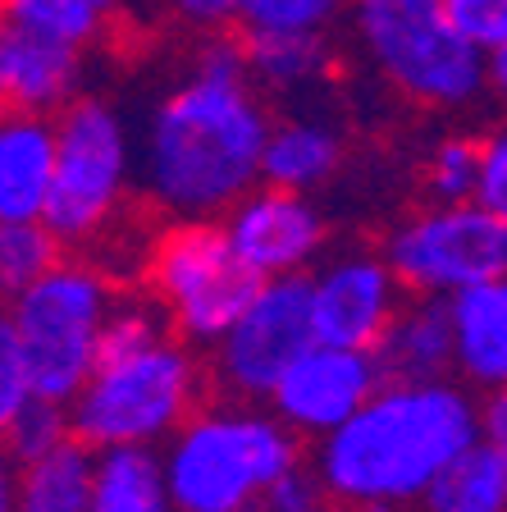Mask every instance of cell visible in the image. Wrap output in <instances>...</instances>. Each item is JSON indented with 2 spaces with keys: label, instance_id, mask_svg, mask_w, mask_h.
I'll return each mask as SVG.
<instances>
[{
  "label": "cell",
  "instance_id": "35",
  "mask_svg": "<svg viewBox=\"0 0 507 512\" xmlns=\"http://www.w3.org/2000/svg\"><path fill=\"white\" fill-rule=\"evenodd\" d=\"M325 512H357V508H343V503H334V508H325Z\"/></svg>",
  "mask_w": 507,
  "mask_h": 512
},
{
  "label": "cell",
  "instance_id": "24",
  "mask_svg": "<svg viewBox=\"0 0 507 512\" xmlns=\"http://www.w3.org/2000/svg\"><path fill=\"white\" fill-rule=\"evenodd\" d=\"M60 256H64V243L42 220L0 224V284H5V293H19L32 279H42Z\"/></svg>",
  "mask_w": 507,
  "mask_h": 512
},
{
  "label": "cell",
  "instance_id": "13",
  "mask_svg": "<svg viewBox=\"0 0 507 512\" xmlns=\"http://www.w3.org/2000/svg\"><path fill=\"white\" fill-rule=\"evenodd\" d=\"M233 247L261 279H288L311 275V266L325 252V215L311 202V192L288 188H252L243 202L224 215Z\"/></svg>",
  "mask_w": 507,
  "mask_h": 512
},
{
  "label": "cell",
  "instance_id": "28",
  "mask_svg": "<svg viewBox=\"0 0 507 512\" xmlns=\"http://www.w3.org/2000/svg\"><path fill=\"white\" fill-rule=\"evenodd\" d=\"M329 503L334 499H329L325 480L316 476V467H293L288 476H279L275 485L265 490L256 512H325Z\"/></svg>",
  "mask_w": 507,
  "mask_h": 512
},
{
  "label": "cell",
  "instance_id": "30",
  "mask_svg": "<svg viewBox=\"0 0 507 512\" xmlns=\"http://www.w3.org/2000/svg\"><path fill=\"white\" fill-rule=\"evenodd\" d=\"M476 202L507 220V119L480 138V192Z\"/></svg>",
  "mask_w": 507,
  "mask_h": 512
},
{
  "label": "cell",
  "instance_id": "9",
  "mask_svg": "<svg viewBox=\"0 0 507 512\" xmlns=\"http://www.w3.org/2000/svg\"><path fill=\"white\" fill-rule=\"evenodd\" d=\"M384 256L416 298H457L507 275V220L485 202H430L393 224Z\"/></svg>",
  "mask_w": 507,
  "mask_h": 512
},
{
  "label": "cell",
  "instance_id": "8",
  "mask_svg": "<svg viewBox=\"0 0 507 512\" xmlns=\"http://www.w3.org/2000/svg\"><path fill=\"white\" fill-rule=\"evenodd\" d=\"M55 128L60 165L42 224L64 247H83L119 220L138 174V151L124 115L101 96H78L74 106L55 115Z\"/></svg>",
  "mask_w": 507,
  "mask_h": 512
},
{
  "label": "cell",
  "instance_id": "7",
  "mask_svg": "<svg viewBox=\"0 0 507 512\" xmlns=\"http://www.w3.org/2000/svg\"><path fill=\"white\" fill-rule=\"evenodd\" d=\"M265 279L233 247L224 220H174L147 252L151 302L192 348H215L256 302Z\"/></svg>",
  "mask_w": 507,
  "mask_h": 512
},
{
  "label": "cell",
  "instance_id": "17",
  "mask_svg": "<svg viewBox=\"0 0 507 512\" xmlns=\"http://www.w3.org/2000/svg\"><path fill=\"white\" fill-rule=\"evenodd\" d=\"M92 490H96V448H87L78 435H69L42 458L14 462L0 512H92Z\"/></svg>",
  "mask_w": 507,
  "mask_h": 512
},
{
  "label": "cell",
  "instance_id": "25",
  "mask_svg": "<svg viewBox=\"0 0 507 512\" xmlns=\"http://www.w3.org/2000/svg\"><path fill=\"white\" fill-rule=\"evenodd\" d=\"M352 0H243V32H293L325 37L338 19H348Z\"/></svg>",
  "mask_w": 507,
  "mask_h": 512
},
{
  "label": "cell",
  "instance_id": "6",
  "mask_svg": "<svg viewBox=\"0 0 507 512\" xmlns=\"http://www.w3.org/2000/svg\"><path fill=\"white\" fill-rule=\"evenodd\" d=\"M206 371L188 339L165 334L138 352L101 357L83 394L69 403L74 435L87 448H165L201 407Z\"/></svg>",
  "mask_w": 507,
  "mask_h": 512
},
{
  "label": "cell",
  "instance_id": "5",
  "mask_svg": "<svg viewBox=\"0 0 507 512\" xmlns=\"http://www.w3.org/2000/svg\"><path fill=\"white\" fill-rule=\"evenodd\" d=\"M119 307L110 275L92 261L60 256L42 279L10 293L0 334L19 348L32 389L46 403L69 407L101 366L106 325Z\"/></svg>",
  "mask_w": 507,
  "mask_h": 512
},
{
  "label": "cell",
  "instance_id": "21",
  "mask_svg": "<svg viewBox=\"0 0 507 512\" xmlns=\"http://www.w3.org/2000/svg\"><path fill=\"white\" fill-rule=\"evenodd\" d=\"M247 69L256 87L275 96L316 92L329 78V42L325 37H293V32H247L243 37Z\"/></svg>",
  "mask_w": 507,
  "mask_h": 512
},
{
  "label": "cell",
  "instance_id": "33",
  "mask_svg": "<svg viewBox=\"0 0 507 512\" xmlns=\"http://www.w3.org/2000/svg\"><path fill=\"white\" fill-rule=\"evenodd\" d=\"M480 439L494 444L507 458V389H494V394H485V403H480Z\"/></svg>",
  "mask_w": 507,
  "mask_h": 512
},
{
  "label": "cell",
  "instance_id": "34",
  "mask_svg": "<svg viewBox=\"0 0 507 512\" xmlns=\"http://www.w3.org/2000/svg\"><path fill=\"white\" fill-rule=\"evenodd\" d=\"M485 60H489V96H498V101L507 106V42L494 46Z\"/></svg>",
  "mask_w": 507,
  "mask_h": 512
},
{
  "label": "cell",
  "instance_id": "3",
  "mask_svg": "<svg viewBox=\"0 0 507 512\" xmlns=\"http://www.w3.org/2000/svg\"><path fill=\"white\" fill-rule=\"evenodd\" d=\"M179 512H256L265 490L302 467V435L275 407L206 403L160 448Z\"/></svg>",
  "mask_w": 507,
  "mask_h": 512
},
{
  "label": "cell",
  "instance_id": "11",
  "mask_svg": "<svg viewBox=\"0 0 507 512\" xmlns=\"http://www.w3.org/2000/svg\"><path fill=\"white\" fill-rule=\"evenodd\" d=\"M389 380L384 357L370 348H343V343H311L288 375L275 384L270 407L284 416L302 439H325L338 426H348L352 416L380 394Z\"/></svg>",
  "mask_w": 507,
  "mask_h": 512
},
{
  "label": "cell",
  "instance_id": "18",
  "mask_svg": "<svg viewBox=\"0 0 507 512\" xmlns=\"http://www.w3.org/2000/svg\"><path fill=\"white\" fill-rule=\"evenodd\" d=\"M338 165H343V133L334 119L316 110H293L270 128L261 183L288 192H316L334 179Z\"/></svg>",
  "mask_w": 507,
  "mask_h": 512
},
{
  "label": "cell",
  "instance_id": "1",
  "mask_svg": "<svg viewBox=\"0 0 507 512\" xmlns=\"http://www.w3.org/2000/svg\"><path fill=\"white\" fill-rule=\"evenodd\" d=\"M270 128L243 42L211 32L142 124V192L174 220H220L261 188Z\"/></svg>",
  "mask_w": 507,
  "mask_h": 512
},
{
  "label": "cell",
  "instance_id": "2",
  "mask_svg": "<svg viewBox=\"0 0 507 512\" xmlns=\"http://www.w3.org/2000/svg\"><path fill=\"white\" fill-rule=\"evenodd\" d=\"M480 439V403L471 384L384 380L348 426L325 435L311 467L334 503L357 512H398L421 503L439 471Z\"/></svg>",
  "mask_w": 507,
  "mask_h": 512
},
{
  "label": "cell",
  "instance_id": "16",
  "mask_svg": "<svg viewBox=\"0 0 507 512\" xmlns=\"http://www.w3.org/2000/svg\"><path fill=\"white\" fill-rule=\"evenodd\" d=\"M453 375L480 394L507 389V275L448 298Z\"/></svg>",
  "mask_w": 507,
  "mask_h": 512
},
{
  "label": "cell",
  "instance_id": "12",
  "mask_svg": "<svg viewBox=\"0 0 507 512\" xmlns=\"http://www.w3.org/2000/svg\"><path fill=\"white\" fill-rule=\"evenodd\" d=\"M407 307V284L384 252H338L311 270V316L320 343L380 352L398 311Z\"/></svg>",
  "mask_w": 507,
  "mask_h": 512
},
{
  "label": "cell",
  "instance_id": "15",
  "mask_svg": "<svg viewBox=\"0 0 507 512\" xmlns=\"http://www.w3.org/2000/svg\"><path fill=\"white\" fill-rule=\"evenodd\" d=\"M60 165L55 115L10 110L0 124V224L42 220Z\"/></svg>",
  "mask_w": 507,
  "mask_h": 512
},
{
  "label": "cell",
  "instance_id": "19",
  "mask_svg": "<svg viewBox=\"0 0 507 512\" xmlns=\"http://www.w3.org/2000/svg\"><path fill=\"white\" fill-rule=\"evenodd\" d=\"M384 371L393 380H434L453 371V316L444 298H416L398 311L380 343Z\"/></svg>",
  "mask_w": 507,
  "mask_h": 512
},
{
  "label": "cell",
  "instance_id": "4",
  "mask_svg": "<svg viewBox=\"0 0 507 512\" xmlns=\"http://www.w3.org/2000/svg\"><path fill=\"white\" fill-rule=\"evenodd\" d=\"M348 32L384 87L421 110H466L489 92V60L444 0H352Z\"/></svg>",
  "mask_w": 507,
  "mask_h": 512
},
{
  "label": "cell",
  "instance_id": "29",
  "mask_svg": "<svg viewBox=\"0 0 507 512\" xmlns=\"http://www.w3.org/2000/svg\"><path fill=\"white\" fill-rule=\"evenodd\" d=\"M444 5L457 28L485 55L507 42V0H444Z\"/></svg>",
  "mask_w": 507,
  "mask_h": 512
},
{
  "label": "cell",
  "instance_id": "10",
  "mask_svg": "<svg viewBox=\"0 0 507 512\" xmlns=\"http://www.w3.org/2000/svg\"><path fill=\"white\" fill-rule=\"evenodd\" d=\"M316 343L311 316V275L265 279L256 302L238 316L229 334L211 348V371L229 398L270 403L288 366Z\"/></svg>",
  "mask_w": 507,
  "mask_h": 512
},
{
  "label": "cell",
  "instance_id": "20",
  "mask_svg": "<svg viewBox=\"0 0 507 512\" xmlns=\"http://www.w3.org/2000/svg\"><path fill=\"white\" fill-rule=\"evenodd\" d=\"M92 512H179L165 480L160 448H106L96 453Z\"/></svg>",
  "mask_w": 507,
  "mask_h": 512
},
{
  "label": "cell",
  "instance_id": "14",
  "mask_svg": "<svg viewBox=\"0 0 507 512\" xmlns=\"http://www.w3.org/2000/svg\"><path fill=\"white\" fill-rule=\"evenodd\" d=\"M83 55L87 51L5 23V32H0V96H5V106L28 110V115L69 110L83 96Z\"/></svg>",
  "mask_w": 507,
  "mask_h": 512
},
{
  "label": "cell",
  "instance_id": "22",
  "mask_svg": "<svg viewBox=\"0 0 507 512\" xmlns=\"http://www.w3.org/2000/svg\"><path fill=\"white\" fill-rule=\"evenodd\" d=\"M421 512H507V458L494 444H476L457 453L425 499L416 503Z\"/></svg>",
  "mask_w": 507,
  "mask_h": 512
},
{
  "label": "cell",
  "instance_id": "26",
  "mask_svg": "<svg viewBox=\"0 0 507 512\" xmlns=\"http://www.w3.org/2000/svg\"><path fill=\"white\" fill-rule=\"evenodd\" d=\"M425 192L430 202H476L480 192V142L476 138H444L430 147L425 160Z\"/></svg>",
  "mask_w": 507,
  "mask_h": 512
},
{
  "label": "cell",
  "instance_id": "32",
  "mask_svg": "<svg viewBox=\"0 0 507 512\" xmlns=\"http://www.w3.org/2000/svg\"><path fill=\"white\" fill-rule=\"evenodd\" d=\"M174 19L188 23L192 32H224L229 23L243 19V0H169Z\"/></svg>",
  "mask_w": 507,
  "mask_h": 512
},
{
  "label": "cell",
  "instance_id": "31",
  "mask_svg": "<svg viewBox=\"0 0 507 512\" xmlns=\"http://www.w3.org/2000/svg\"><path fill=\"white\" fill-rule=\"evenodd\" d=\"M32 398H37V389H32L28 366H23L19 348L0 334V421H14Z\"/></svg>",
  "mask_w": 507,
  "mask_h": 512
},
{
  "label": "cell",
  "instance_id": "27",
  "mask_svg": "<svg viewBox=\"0 0 507 512\" xmlns=\"http://www.w3.org/2000/svg\"><path fill=\"white\" fill-rule=\"evenodd\" d=\"M74 435V421H69V407L60 403H46V398H32L14 421H5V444H10V458L14 462H28V458H42L51 453L55 444Z\"/></svg>",
  "mask_w": 507,
  "mask_h": 512
},
{
  "label": "cell",
  "instance_id": "23",
  "mask_svg": "<svg viewBox=\"0 0 507 512\" xmlns=\"http://www.w3.org/2000/svg\"><path fill=\"white\" fill-rule=\"evenodd\" d=\"M119 0H5V23L51 37L74 51H92L110 37Z\"/></svg>",
  "mask_w": 507,
  "mask_h": 512
}]
</instances>
